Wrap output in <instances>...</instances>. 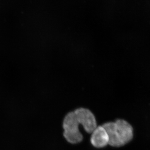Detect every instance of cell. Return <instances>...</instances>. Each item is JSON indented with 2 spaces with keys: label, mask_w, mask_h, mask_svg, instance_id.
<instances>
[{
  "label": "cell",
  "mask_w": 150,
  "mask_h": 150,
  "mask_svg": "<svg viewBox=\"0 0 150 150\" xmlns=\"http://www.w3.org/2000/svg\"><path fill=\"white\" fill-rule=\"evenodd\" d=\"M79 125L88 133L91 134L97 127L95 115L89 109L80 108L67 113L63 120V135L71 144H78L82 142L83 136L79 130Z\"/></svg>",
  "instance_id": "6da1fadb"
},
{
  "label": "cell",
  "mask_w": 150,
  "mask_h": 150,
  "mask_svg": "<svg viewBox=\"0 0 150 150\" xmlns=\"http://www.w3.org/2000/svg\"><path fill=\"white\" fill-rule=\"evenodd\" d=\"M109 137L108 145L113 147H120L133 139L134 129L131 125L122 119L107 122L102 125Z\"/></svg>",
  "instance_id": "7a4b0ae2"
},
{
  "label": "cell",
  "mask_w": 150,
  "mask_h": 150,
  "mask_svg": "<svg viewBox=\"0 0 150 150\" xmlns=\"http://www.w3.org/2000/svg\"><path fill=\"white\" fill-rule=\"evenodd\" d=\"M91 144L97 148L106 147L109 143V137L103 125L97 126L91 135Z\"/></svg>",
  "instance_id": "3957f363"
}]
</instances>
